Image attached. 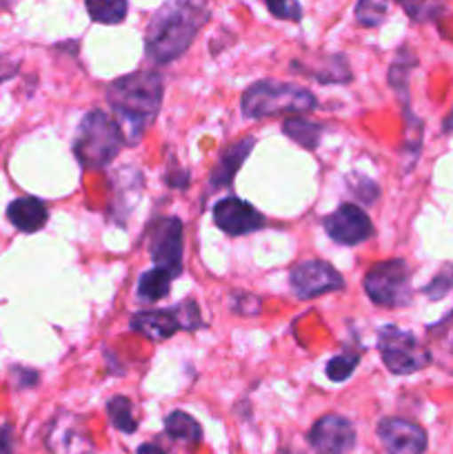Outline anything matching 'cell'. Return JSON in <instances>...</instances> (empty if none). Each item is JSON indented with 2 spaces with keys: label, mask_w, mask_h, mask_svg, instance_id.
Returning a JSON list of instances; mask_svg holds the SVG:
<instances>
[{
  "label": "cell",
  "mask_w": 453,
  "mask_h": 454,
  "mask_svg": "<svg viewBox=\"0 0 453 454\" xmlns=\"http://www.w3.org/2000/svg\"><path fill=\"white\" fill-rule=\"evenodd\" d=\"M289 284H291L293 295L300 297V300H314V297L324 295V293L345 288L342 275L322 260H309L293 266L291 275H289Z\"/></svg>",
  "instance_id": "9c48e42d"
},
{
  "label": "cell",
  "mask_w": 453,
  "mask_h": 454,
  "mask_svg": "<svg viewBox=\"0 0 453 454\" xmlns=\"http://www.w3.org/2000/svg\"><path fill=\"white\" fill-rule=\"evenodd\" d=\"M107 415H109L111 426L124 434H133L138 430V419L133 417V403L127 397H111L107 403Z\"/></svg>",
  "instance_id": "7402d4cb"
},
{
  "label": "cell",
  "mask_w": 453,
  "mask_h": 454,
  "mask_svg": "<svg viewBox=\"0 0 453 454\" xmlns=\"http://www.w3.org/2000/svg\"><path fill=\"white\" fill-rule=\"evenodd\" d=\"M209 13L200 0H169L151 16L147 25V56L155 65H167L180 58L198 31L207 22Z\"/></svg>",
  "instance_id": "7a4b0ae2"
},
{
  "label": "cell",
  "mask_w": 453,
  "mask_h": 454,
  "mask_svg": "<svg viewBox=\"0 0 453 454\" xmlns=\"http://www.w3.org/2000/svg\"><path fill=\"white\" fill-rule=\"evenodd\" d=\"M163 75L154 69L133 71L115 78L107 87V105L111 106L127 145H136L158 115L163 105Z\"/></svg>",
  "instance_id": "6da1fadb"
},
{
  "label": "cell",
  "mask_w": 453,
  "mask_h": 454,
  "mask_svg": "<svg viewBox=\"0 0 453 454\" xmlns=\"http://www.w3.org/2000/svg\"><path fill=\"white\" fill-rule=\"evenodd\" d=\"M358 364H360V355L346 350V353L336 355L333 359H329L324 372H327V377L331 381H336V384H342V381H346L351 375H354V371L358 368Z\"/></svg>",
  "instance_id": "603a6c76"
},
{
  "label": "cell",
  "mask_w": 453,
  "mask_h": 454,
  "mask_svg": "<svg viewBox=\"0 0 453 454\" xmlns=\"http://www.w3.org/2000/svg\"><path fill=\"white\" fill-rule=\"evenodd\" d=\"M164 433H167L173 442H180L189 448H195L203 442V426H200L194 417L187 415L185 411L169 412L167 419H164Z\"/></svg>",
  "instance_id": "e0dca14e"
},
{
  "label": "cell",
  "mask_w": 453,
  "mask_h": 454,
  "mask_svg": "<svg viewBox=\"0 0 453 454\" xmlns=\"http://www.w3.org/2000/svg\"><path fill=\"white\" fill-rule=\"evenodd\" d=\"M444 131H447V133L453 131V111L447 115V120H444Z\"/></svg>",
  "instance_id": "836d02e7"
},
{
  "label": "cell",
  "mask_w": 453,
  "mask_h": 454,
  "mask_svg": "<svg viewBox=\"0 0 453 454\" xmlns=\"http://www.w3.org/2000/svg\"><path fill=\"white\" fill-rule=\"evenodd\" d=\"M364 291L373 304L402 309L411 304V270L404 260L378 262L364 275Z\"/></svg>",
  "instance_id": "8992f818"
},
{
  "label": "cell",
  "mask_w": 453,
  "mask_h": 454,
  "mask_svg": "<svg viewBox=\"0 0 453 454\" xmlns=\"http://www.w3.org/2000/svg\"><path fill=\"white\" fill-rule=\"evenodd\" d=\"M0 454H13V450H12V428H9V426H4V428L0 430Z\"/></svg>",
  "instance_id": "1f68e13d"
},
{
  "label": "cell",
  "mask_w": 453,
  "mask_h": 454,
  "mask_svg": "<svg viewBox=\"0 0 453 454\" xmlns=\"http://www.w3.org/2000/svg\"><path fill=\"white\" fill-rule=\"evenodd\" d=\"M13 372H16V375H20L22 380H20V388H29V386H34L36 381H38V375H36L34 371H25V368H13Z\"/></svg>",
  "instance_id": "4dcf8cb0"
},
{
  "label": "cell",
  "mask_w": 453,
  "mask_h": 454,
  "mask_svg": "<svg viewBox=\"0 0 453 454\" xmlns=\"http://www.w3.org/2000/svg\"><path fill=\"white\" fill-rule=\"evenodd\" d=\"M378 439L386 454H425L426 433L422 426L400 417H389L378 424Z\"/></svg>",
  "instance_id": "7c38bea8"
},
{
  "label": "cell",
  "mask_w": 453,
  "mask_h": 454,
  "mask_svg": "<svg viewBox=\"0 0 453 454\" xmlns=\"http://www.w3.org/2000/svg\"><path fill=\"white\" fill-rule=\"evenodd\" d=\"M256 146V137H244V140L234 142V145L226 146L225 151L218 158L216 167L211 173V186L213 189H220V186H229L234 182L235 173L240 171V167L244 164V160L249 158L251 149Z\"/></svg>",
  "instance_id": "9a60e30c"
},
{
  "label": "cell",
  "mask_w": 453,
  "mask_h": 454,
  "mask_svg": "<svg viewBox=\"0 0 453 454\" xmlns=\"http://www.w3.org/2000/svg\"><path fill=\"white\" fill-rule=\"evenodd\" d=\"M18 60H13L12 56H0V84L12 80L18 74Z\"/></svg>",
  "instance_id": "f1b7e54d"
},
{
  "label": "cell",
  "mask_w": 453,
  "mask_h": 454,
  "mask_svg": "<svg viewBox=\"0 0 453 454\" xmlns=\"http://www.w3.org/2000/svg\"><path fill=\"white\" fill-rule=\"evenodd\" d=\"M389 4L386 0H358L355 4V20L362 27H378L385 22Z\"/></svg>",
  "instance_id": "cb8c5ba5"
},
{
  "label": "cell",
  "mask_w": 453,
  "mask_h": 454,
  "mask_svg": "<svg viewBox=\"0 0 453 454\" xmlns=\"http://www.w3.org/2000/svg\"><path fill=\"white\" fill-rule=\"evenodd\" d=\"M178 319H180L182 331H198V328H204L203 317H200L198 304L194 300H185L176 306Z\"/></svg>",
  "instance_id": "4316f807"
},
{
  "label": "cell",
  "mask_w": 453,
  "mask_h": 454,
  "mask_svg": "<svg viewBox=\"0 0 453 454\" xmlns=\"http://www.w3.org/2000/svg\"><path fill=\"white\" fill-rule=\"evenodd\" d=\"M49 211L43 200L18 198L7 207V220L22 233H36L47 224Z\"/></svg>",
  "instance_id": "2e32d148"
},
{
  "label": "cell",
  "mask_w": 453,
  "mask_h": 454,
  "mask_svg": "<svg viewBox=\"0 0 453 454\" xmlns=\"http://www.w3.org/2000/svg\"><path fill=\"white\" fill-rule=\"evenodd\" d=\"M300 74L309 75V78L320 80L324 84H331V82H349L351 80V71L346 67L345 58L342 56H327L322 58V65L318 69H302Z\"/></svg>",
  "instance_id": "44dd1931"
},
{
  "label": "cell",
  "mask_w": 453,
  "mask_h": 454,
  "mask_svg": "<svg viewBox=\"0 0 453 454\" xmlns=\"http://www.w3.org/2000/svg\"><path fill=\"white\" fill-rule=\"evenodd\" d=\"M398 3L407 9L409 16L422 20V4H425V0H398Z\"/></svg>",
  "instance_id": "f546056e"
},
{
  "label": "cell",
  "mask_w": 453,
  "mask_h": 454,
  "mask_svg": "<svg viewBox=\"0 0 453 454\" xmlns=\"http://www.w3.org/2000/svg\"><path fill=\"white\" fill-rule=\"evenodd\" d=\"M93 22L118 25L127 18V0H84Z\"/></svg>",
  "instance_id": "ffe728a7"
},
{
  "label": "cell",
  "mask_w": 453,
  "mask_h": 454,
  "mask_svg": "<svg viewBox=\"0 0 453 454\" xmlns=\"http://www.w3.org/2000/svg\"><path fill=\"white\" fill-rule=\"evenodd\" d=\"M378 350H380L382 364L393 375H413V372L425 371L431 364V353L420 344V340L393 324L378 331Z\"/></svg>",
  "instance_id": "5b68a950"
},
{
  "label": "cell",
  "mask_w": 453,
  "mask_h": 454,
  "mask_svg": "<svg viewBox=\"0 0 453 454\" xmlns=\"http://www.w3.org/2000/svg\"><path fill=\"white\" fill-rule=\"evenodd\" d=\"M282 129L293 142H298V145L305 146V149L311 151L320 145V133H322V127L311 122V120L296 118V115H293V118L284 120Z\"/></svg>",
  "instance_id": "d6986e66"
},
{
  "label": "cell",
  "mask_w": 453,
  "mask_h": 454,
  "mask_svg": "<svg viewBox=\"0 0 453 454\" xmlns=\"http://www.w3.org/2000/svg\"><path fill=\"white\" fill-rule=\"evenodd\" d=\"M213 222L226 235H247L265 226V217L240 198H225L213 207Z\"/></svg>",
  "instance_id": "4fadbf2b"
},
{
  "label": "cell",
  "mask_w": 453,
  "mask_h": 454,
  "mask_svg": "<svg viewBox=\"0 0 453 454\" xmlns=\"http://www.w3.org/2000/svg\"><path fill=\"white\" fill-rule=\"evenodd\" d=\"M136 454H167V452H164L158 443H142V446L136 450Z\"/></svg>",
  "instance_id": "d6a6232c"
},
{
  "label": "cell",
  "mask_w": 453,
  "mask_h": 454,
  "mask_svg": "<svg viewBox=\"0 0 453 454\" xmlns=\"http://www.w3.org/2000/svg\"><path fill=\"white\" fill-rule=\"evenodd\" d=\"M324 231L333 242L342 247H355L371 238L373 224L367 213L355 204H342L338 211L324 217Z\"/></svg>",
  "instance_id": "8fae6325"
},
{
  "label": "cell",
  "mask_w": 453,
  "mask_h": 454,
  "mask_svg": "<svg viewBox=\"0 0 453 454\" xmlns=\"http://www.w3.org/2000/svg\"><path fill=\"white\" fill-rule=\"evenodd\" d=\"M266 9L280 20H300L302 7L298 0H265Z\"/></svg>",
  "instance_id": "83f0119b"
},
{
  "label": "cell",
  "mask_w": 453,
  "mask_h": 454,
  "mask_svg": "<svg viewBox=\"0 0 453 454\" xmlns=\"http://www.w3.org/2000/svg\"><path fill=\"white\" fill-rule=\"evenodd\" d=\"M451 291H453V264L444 266V269L440 270V273L435 275L425 288H422V293H425L431 301L444 300Z\"/></svg>",
  "instance_id": "d4e9b609"
},
{
  "label": "cell",
  "mask_w": 453,
  "mask_h": 454,
  "mask_svg": "<svg viewBox=\"0 0 453 454\" xmlns=\"http://www.w3.org/2000/svg\"><path fill=\"white\" fill-rule=\"evenodd\" d=\"M354 424L346 417L324 415L311 426L309 446L318 454H346L355 446Z\"/></svg>",
  "instance_id": "30bf717a"
},
{
  "label": "cell",
  "mask_w": 453,
  "mask_h": 454,
  "mask_svg": "<svg viewBox=\"0 0 453 454\" xmlns=\"http://www.w3.org/2000/svg\"><path fill=\"white\" fill-rule=\"evenodd\" d=\"M426 333H429V340L442 346L444 350H453V310H449L440 322L431 324Z\"/></svg>",
  "instance_id": "484cf974"
},
{
  "label": "cell",
  "mask_w": 453,
  "mask_h": 454,
  "mask_svg": "<svg viewBox=\"0 0 453 454\" xmlns=\"http://www.w3.org/2000/svg\"><path fill=\"white\" fill-rule=\"evenodd\" d=\"M149 255L158 269L169 270L173 278L182 273V222L178 217H160L149 226Z\"/></svg>",
  "instance_id": "ba28073f"
},
{
  "label": "cell",
  "mask_w": 453,
  "mask_h": 454,
  "mask_svg": "<svg viewBox=\"0 0 453 454\" xmlns=\"http://www.w3.org/2000/svg\"><path fill=\"white\" fill-rule=\"evenodd\" d=\"M171 279L173 275L169 270L154 266V269L142 273V278L138 279V300L145 301V304H154V301L167 297L169 291H171Z\"/></svg>",
  "instance_id": "ac0fdd59"
},
{
  "label": "cell",
  "mask_w": 453,
  "mask_h": 454,
  "mask_svg": "<svg viewBox=\"0 0 453 454\" xmlns=\"http://www.w3.org/2000/svg\"><path fill=\"white\" fill-rule=\"evenodd\" d=\"M0 430H3V428H0Z\"/></svg>",
  "instance_id": "e575fe53"
},
{
  "label": "cell",
  "mask_w": 453,
  "mask_h": 454,
  "mask_svg": "<svg viewBox=\"0 0 453 454\" xmlns=\"http://www.w3.org/2000/svg\"><path fill=\"white\" fill-rule=\"evenodd\" d=\"M44 446L52 454H93V439L87 424L76 412L60 411L47 426Z\"/></svg>",
  "instance_id": "52a82bcc"
},
{
  "label": "cell",
  "mask_w": 453,
  "mask_h": 454,
  "mask_svg": "<svg viewBox=\"0 0 453 454\" xmlns=\"http://www.w3.org/2000/svg\"><path fill=\"white\" fill-rule=\"evenodd\" d=\"M124 136L118 122L100 109H91L76 131L74 155L87 171H100L109 167L118 151L123 149Z\"/></svg>",
  "instance_id": "3957f363"
},
{
  "label": "cell",
  "mask_w": 453,
  "mask_h": 454,
  "mask_svg": "<svg viewBox=\"0 0 453 454\" xmlns=\"http://www.w3.org/2000/svg\"><path fill=\"white\" fill-rule=\"evenodd\" d=\"M131 331L140 333L142 337L151 341H163L176 335L180 331V319H178L176 309H163V310H142L136 313L129 322Z\"/></svg>",
  "instance_id": "5bb4252c"
},
{
  "label": "cell",
  "mask_w": 453,
  "mask_h": 454,
  "mask_svg": "<svg viewBox=\"0 0 453 454\" xmlns=\"http://www.w3.org/2000/svg\"><path fill=\"white\" fill-rule=\"evenodd\" d=\"M242 114L247 118H271V115L284 114H306L318 109V98L305 87L278 80H258L244 91Z\"/></svg>",
  "instance_id": "277c9868"
}]
</instances>
